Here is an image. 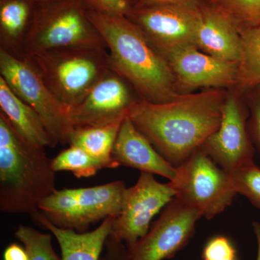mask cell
Instances as JSON below:
<instances>
[{"instance_id": "1", "label": "cell", "mask_w": 260, "mask_h": 260, "mask_svg": "<svg viewBox=\"0 0 260 260\" xmlns=\"http://www.w3.org/2000/svg\"><path fill=\"white\" fill-rule=\"evenodd\" d=\"M228 90L181 93L165 103L139 99L127 116L155 150L177 168L218 129Z\"/></svg>"}, {"instance_id": "2", "label": "cell", "mask_w": 260, "mask_h": 260, "mask_svg": "<svg viewBox=\"0 0 260 260\" xmlns=\"http://www.w3.org/2000/svg\"><path fill=\"white\" fill-rule=\"evenodd\" d=\"M88 16L106 43L111 69L127 81L140 99L165 103L182 93L167 61L134 22L126 16L90 10Z\"/></svg>"}, {"instance_id": "3", "label": "cell", "mask_w": 260, "mask_h": 260, "mask_svg": "<svg viewBox=\"0 0 260 260\" xmlns=\"http://www.w3.org/2000/svg\"><path fill=\"white\" fill-rule=\"evenodd\" d=\"M52 159L20 138L0 112V210L30 215L56 190Z\"/></svg>"}, {"instance_id": "4", "label": "cell", "mask_w": 260, "mask_h": 260, "mask_svg": "<svg viewBox=\"0 0 260 260\" xmlns=\"http://www.w3.org/2000/svg\"><path fill=\"white\" fill-rule=\"evenodd\" d=\"M31 65L54 96L68 107L76 105L110 70L107 48L52 49L27 54Z\"/></svg>"}, {"instance_id": "5", "label": "cell", "mask_w": 260, "mask_h": 260, "mask_svg": "<svg viewBox=\"0 0 260 260\" xmlns=\"http://www.w3.org/2000/svg\"><path fill=\"white\" fill-rule=\"evenodd\" d=\"M79 47L107 49L89 18L85 1L53 0L37 3L34 21L24 45V56L52 49Z\"/></svg>"}, {"instance_id": "6", "label": "cell", "mask_w": 260, "mask_h": 260, "mask_svg": "<svg viewBox=\"0 0 260 260\" xmlns=\"http://www.w3.org/2000/svg\"><path fill=\"white\" fill-rule=\"evenodd\" d=\"M125 183L117 180L92 187L54 190L39 205L41 213L53 225L78 233L92 224L117 216Z\"/></svg>"}, {"instance_id": "7", "label": "cell", "mask_w": 260, "mask_h": 260, "mask_svg": "<svg viewBox=\"0 0 260 260\" xmlns=\"http://www.w3.org/2000/svg\"><path fill=\"white\" fill-rule=\"evenodd\" d=\"M0 76L40 116L53 147L69 144L75 129L70 107L54 96L28 61L0 49Z\"/></svg>"}, {"instance_id": "8", "label": "cell", "mask_w": 260, "mask_h": 260, "mask_svg": "<svg viewBox=\"0 0 260 260\" xmlns=\"http://www.w3.org/2000/svg\"><path fill=\"white\" fill-rule=\"evenodd\" d=\"M169 182L175 198L211 220L232 205L237 194L225 170L198 148L177 168Z\"/></svg>"}, {"instance_id": "9", "label": "cell", "mask_w": 260, "mask_h": 260, "mask_svg": "<svg viewBox=\"0 0 260 260\" xmlns=\"http://www.w3.org/2000/svg\"><path fill=\"white\" fill-rule=\"evenodd\" d=\"M157 51L196 47L201 3L133 7L127 15Z\"/></svg>"}, {"instance_id": "10", "label": "cell", "mask_w": 260, "mask_h": 260, "mask_svg": "<svg viewBox=\"0 0 260 260\" xmlns=\"http://www.w3.org/2000/svg\"><path fill=\"white\" fill-rule=\"evenodd\" d=\"M174 198L169 183L162 184L153 174L142 172L136 184L124 190L110 235L131 247L146 235L152 219Z\"/></svg>"}, {"instance_id": "11", "label": "cell", "mask_w": 260, "mask_h": 260, "mask_svg": "<svg viewBox=\"0 0 260 260\" xmlns=\"http://www.w3.org/2000/svg\"><path fill=\"white\" fill-rule=\"evenodd\" d=\"M249 115L242 94L229 89L218 129L200 148L226 172L254 161L255 148L246 127Z\"/></svg>"}, {"instance_id": "12", "label": "cell", "mask_w": 260, "mask_h": 260, "mask_svg": "<svg viewBox=\"0 0 260 260\" xmlns=\"http://www.w3.org/2000/svg\"><path fill=\"white\" fill-rule=\"evenodd\" d=\"M202 217L199 210L174 198L146 235L128 248L132 259H171L187 245Z\"/></svg>"}, {"instance_id": "13", "label": "cell", "mask_w": 260, "mask_h": 260, "mask_svg": "<svg viewBox=\"0 0 260 260\" xmlns=\"http://www.w3.org/2000/svg\"><path fill=\"white\" fill-rule=\"evenodd\" d=\"M139 99L130 84L110 69L78 104L70 107V119L75 129L107 125L127 115Z\"/></svg>"}, {"instance_id": "14", "label": "cell", "mask_w": 260, "mask_h": 260, "mask_svg": "<svg viewBox=\"0 0 260 260\" xmlns=\"http://www.w3.org/2000/svg\"><path fill=\"white\" fill-rule=\"evenodd\" d=\"M175 76L179 89H234L238 82V64L202 52L196 47L158 51Z\"/></svg>"}, {"instance_id": "15", "label": "cell", "mask_w": 260, "mask_h": 260, "mask_svg": "<svg viewBox=\"0 0 260 260\" xmlns=\"http://www.w3.org/2000/svg\"><path fill=\"white\" fill-rule=\"evenodd\" d=\"M112 157L119 166L138 169L142 172L157 174L172 181L177 176L173 167L155 150L148 138L135 127L126 116L113 148Z\"/></svg>"}, {"instance_id": "16", "label": "cell", "mask_w": 260, "mask_h": 260, "mask_svg": "<svg viewBox=\"0 0 260 260\" xmlns=\"http://www.w3.org/2000/svg\"><path fill=\"white\" fill-rule=\"evenodd\" d=\"M197 47L214 57L239 62L240 34L225 17L201 3V20L197 30Z\"/></svg>"}, {"instance_id": "17", "label": "cell", "mask_w": 260, "mask_h": 260, "mask_svg": "<svg viewBox=\"0 0 260 260\" xmlns=\"http://www.w3.org/2000/svg\"><path fill=\"white\" fill-rule=\"evenodd\" d=\"M30 215L36 223L56 238L61 249V260H100L115 218H106L92 232L78 233L55 226L38 211Z\"/></svg>"}, {"instance_id": "18", "label": "cell", "mask_w": 260, "mask_h": 260, "mask_svg": "<svg viewBox=\"0 0 260 260\" xmlns=\"http://www.w3.org/2000/svg\"><path fill=\"white\" fill-rule=\"evenodd\" d=\"M0 112L24 140L45 148L53 147L42 119L30 106L11 90L0 76Z\"/></svg>"}, {"instance_id": "19", "label": "cell", "mask_w": 260, "mask_h": 260, "mask_svg": "<svg viewBox=\"0 0 260 260\" xmlns=\"http://www.w3.org/2000/svg\"><path fill=\"white\" fill-rule=\"evenodd\" d=\"M36 8L34 0H0V49L23 59Z\"/></svg>"}, {"instance_id": "20", "label": "cell", "mask_w": 260, "mask_h": 260, "mask_svg": "<svg viewBox=\"0 0 260 260\" xmlns=\"http://www.w3.org/2000/svg\"><path fill=\"white\" fill-rule=\"evenodd\" d=\"M124 117L111 124L93 127L75 128L70 138V145L83 149L94 158L105 162L109 169L119 167L112 157L113 148Z\"/></svg>"}, {"instance_id": "21", "label": "cell", "mask_w": 260, "mask_h": 260, "mask_svg": "<svg viewBox=\"0 0 260 260\" xmlns=\"http://www.w3.org/2000/svg\"><path fill=\"white\" fill-rule=\"evenodd\" d=\"M241 56L238 62L237 85L239 93L260 83V26L239 32Z\"/></svg>"}, {"instance_id": "22", "label": "cell", "mask_w": 260, "mask_h": 260, "mask_svg": "<svg viewBox=\"0 0 260 260\" xmlns=\"http://www.w3.org/2000/svg\"><path fill=\"white\" fill-rule=\"evenodd\" d=\"M225 17L239 32L260 26V0H203Z\"/></svg>"}, {"instance_id": "23", "label": "cell", "mask_w": 260, "mask_h": 260, "mask_svg": "<svg viewBox=\"0 0 260 260\" xmlns=\"http://www.w3.org/2000/svg\"><path fill=\"white\" fill-rule=\"evenodd\" d=\"M52 167L56 172L68 171L78 178L92 177L103 169H109L105 162L72 145L52 159Z\"/></svg>"}, {"instance_id": "24", "label": "cell", "mask_w": 260, "mask_h": 260, "mask_svg": "<svg viewBox=\"0 0 260 260\" xmlns=\"http://www.w3.org/2000/svg\"><path fill=\"white\" fill-rule=\"evenodd\" d=\"M15 235L23 244L29 260H61L53 248L52 234L39 232L20 224Z\"/></svg>"}, {"instance_id": "25", "label": "cell", "mask_w": 260, "mask_h": 260, "mask_svg": "<svg viewBox=\"0 0 260 260\" xmlns=\"http://www.w3.org/2000/svg\"><path fill=\"white\" fill-rule=\"evenodd\" d=\"M226 173L236 192L260 210V168L251 161Z\"/></svg>"}, {"instance_id": "26", "label": "cell", "mask_w": 260, "mask_h": 260, "mask_svg": "<svg viewBox=\"0 0 260 260\" xmlns=\"http://www.w3.org/2000/svg\"><path fill=\"white\" fill-rule=\"evenodd\" d=\"M241 94L249 109L246 124L248 134L251 143L260 153V83Z\"/></svg>"}, {"instance_id": "27", "label": "cell", "mask_w": 260, "mask_h": 260, "mask_svg": "<svg viewBox=\"0 0 260 260\" xmlns=\"http://www.w3.org/2000/svg\"><path fill=\"white\" fill-rule=\"evenodd\" d=\"M203 260H237V249L230 239L223 236H217L210 239L205 244Z\"/></svg>"}, {"instance_id": "28", "label": "cell", "mask_w": 260, "mask_h": 260, "mask_svg": "<svg viewBox=\"0 0 260 260\" xmlns=\"http://www.w3.org/2000/svg\"><path fill=\"white\" fill-rule=\"evenodd\" d=\"M88 10L110 16H126L133 8L130 0H84Z\"/></svg>"}, {"instance_id": "29", "label": "cell", "mask_w": 260, "mask_h": 260, "mask_svg": "<svg viewBox=\"0 0 260 260\" xmlns=\"http://www.w3.org/2000/svg\"><path fill=\"white\" fill-rule=\"evenodd\" d=\"M3 260H29V257L24 246L13 243L5 249Z\"/></svg>"}, {"instance_id": "30", "label": "cell", "mask_w": 260, "mask_h": 260, "mask_svg": "<svg viewBox=\"0 0 260 260\" xmlns=\"http://www.w3.org/2000/svg\"><path fill=\"white\" fill-rule=\"evenodd\" d=\"M203 3V0H139L133 7L151 6L164 4H179V3Z\"/></svg>"}, {"instance_id": "31", "label": "cell", "mask_w": 260, "mask_h": 260, "mask_svg": "<svg viewBox=\"0 0 260 260\" xmlns=\"http://www.w3.org/2000/svg\"><path fill=\"white\" fill-rule=\"evenodd\" d=\"M252 229L257 242V255L256 260H260V222H252Z\"/></svg>"}, {"instance_id": "32", "label": "cell", "mask_w": 260, "mask_h": 260, "mask_svg": "<svg viewBox=\"0 0 260 260\" xmlns=\"http://www.w3.org/2000/svg\"><path fill=\"white\" fill-rule=\"evenodd\" d=\"M37 3H47V2L53 1V0H34Z\"/></svg>"}, {"instance_id": "33", "label": "cell", "mask_w": 260, "mask_h": 260, "mask_svg": "<svg viewBox=\"0 0 260 260\" xmlns=\"http://www.w3.org/2000/svg\"><path fill=\"white\" fill-rule=\"evenodd\" d=\"M138 1H139V0H130L132 5H133V6H134V5L136 4V3H138Z\"/></svg>"}]
</instances>
